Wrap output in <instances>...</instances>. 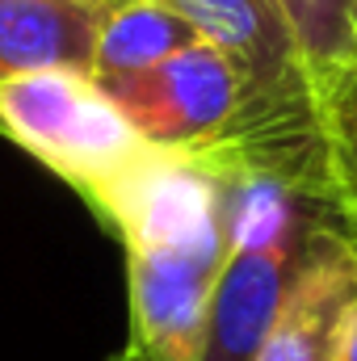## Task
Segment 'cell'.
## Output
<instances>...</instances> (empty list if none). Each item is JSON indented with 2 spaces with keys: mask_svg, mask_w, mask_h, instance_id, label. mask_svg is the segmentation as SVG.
Segmentation results:
<instances>
[{
  "mask_svg": "<svg viewBox=\"0 0 357 361\" xmlns=\"http://www.w3.org/2000/svg\"><path fill=\"white\" fill-rule=\"evenodd\" d=\"M92 210L126 252V349L147 361H202L214 281L227 261L219 177L193 156L152 152Z\"/></svg>",
  "mask_w": 357,
  "mask_h": 361,
  "instance_id": "cell-1",
  "label": "cell"
},
{
  "mask_svg": "<svg viewBox=\"0 0 357 361\" xmlns=\"http://www.w3.org/2000/svg\"><path fill=\"white\" fill-rule=\"evenodd\" d=\"M0 139L63 177L89 206L156 152L89 72L63 68L0 80Z\"/></svg>",
  "mask_w": 357,
  "mask_h": 361,
  "instance_id": "cell-2",
  "label": "cell"
},
{
  "mask_svg": "<svg viewBox=\"0 0 357 361\" xmlns=\"http://www.w3.org/2000/svg\"><path fill=\"white\" fill-rule=\"evenodd\" d=\"M198 30L202 42L219 47L240 85L244 109L236 126H320L315 89L307 80L294 30L277 0H164Z\"/></svg>",
  "mask_w": 357,
  "mask_h": 361,
  "instance_id": "cell-3",
  "label": "cell"
},
{
  "mask_svg": "<svg viewBox=\"0 0 357 361\" xmlns=\"http://www.w3.org/2000/svg\"><path fill=\"white\" fill-rule=\"evenodd\" d=\"M92 80L122 109V118L139 130L147 147L177 156L219 143L244 109V85L231 59L210 42H193L189 51L143 72Z\"/></svg>",
  "mask_w": 357,
  "mask_h": 361,
  "instance_id": "cell-4",
  "label": "cell"
},
{
  "mask_svg": "<svg viewBox=\"0 0 357 361\" xmlns=\"http://www.w3.org/2000/svg\"><path fill=\"white\" fill-rule=\"evenodd\" d=\"M357 332V248L328 227L286 290L253 361H345Z\"/></svg>",
  "mask_w": 357,
  "mask_h": 361,
  "instance_id": "cell-5",
  "label": "cell"
},
{
  "mask_svg": "<svg viewBox=\"0 0 357 361\" xmlns=\"http://www.w3.org/2000/svg\"><path fill=\"white\" fill-rule=\"evenodd\" d=\"M97 0H0V80L25 72H89L101 17Z\"/></svg>",
  "mask_w": 357,
  "mask_h": 361,
  "instance_id": "cell-6",
  "label": "cell"
},
{
  "mask_svg": "<svg viewBox=\"0 0 357 361\" xmlns=\"http://www.w3.org/2000/svg\"><path fill=\"white\" fill-rule=\"evenodd\" d=\"M198 30L164 0H114L101 17L92 76H126L189 51Z\"/></svg>",
  "mask_w": 357,
  "mask_h": 361,
  "instance_id": "cell-7",
  "label": "cell"
},
{
  "mask_svg": "<svg viewBox=\"0 0 357 361\" xmlns=\"http://www.w3.org/2000/svg\"><path fill=\"white\" fill-rule=\"evenodd\" d=\"M311 89H320L328 76H337L341 68L357 63V0H277Z\"/></svg>",
  "mask_w": 357,
  "mask_h": 361,
  "instance_id": "cell-8",
  "label": "cell"
},
{
  "mask_svg": "<svg viewBox=\"0 0 357 361\" xmlns=\"http://www.w3.org/2000/svg\"><path fill=\"white\" fill-rule=\"evenodd\" d=\"M315 118L324 139V164L345 214L357 210V63L341 68L315 89Z\"/></svg>",
  "mask_w": 357,
  "mask_h": 361,
  "instance_id": "cell-9",
  "label": "cell"
},
{
  "mask_svg": "<svg viewBox=\"0 0 357 361\" xmlns=\"http://www.w3.org/2000/svg\"><path fill=\"white\" fill-rule=\"evenodd\" d=\"M345 231H349V240H353V248H357V210L345 214Z\"/></svg>",
  "mask_w": 357,
  "mask_h": 361,
  "instance_id": "cell-10",
  "label": "cell"
},
{
  "mask_svg": "<svg viewBox=\"0 0 357 361\" xmlns=\"http://www.w3.org/2000/svg\"><path fill=\"white\" fill-rule=\"evenodd\" d=\"M109 361H147V357H139V353H135V349H122V353H118V357H109Z\"/></svg>",
  "mask_w": 357,
  "mask_h": 361,
  "instance_id": "cell-11",
  "label": "cell"
},
{
  "mask_svg": "<svg viewBox=\"0 0 357 361\" xmlns=\"http://www.w3.org/2000/svg\"><path fill=\"white\" fill-rule=\"evenodd\" d=\"M345 361H357V332H353V345H349V357Z\"/></svg>",
  "mask_w": 357,
  "mask_h": 361,
  "instance_id": "cell-12",
  "label": "cell"
},
{
  "mask_svg": "<svg viewBox=\"0 0 357 361\" xmlns=\"http://www.w3.org/2000/svg\"><path fill=\"white\" fill-rule=\"evenodd\" d=\"M97 4H114V0H97Z\"/></svg>",
  "mask_w": 357,
  "mask_h": 361,
  "instance_id": "cell-13",
  "label": "cell"
}]
</instances>
